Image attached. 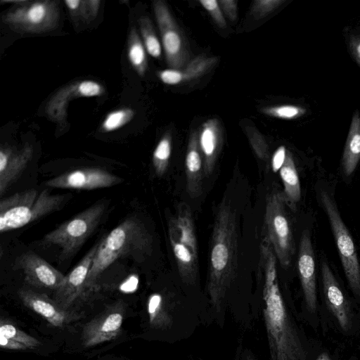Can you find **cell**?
I'll return each mask as SVG.
<instances>
[{
  "label": "cell",
  "instance_id": "cell-14",
  "mask_svg": "<svg viewBox=\"0 0 360 360\" xmlns=\"http://www.w3.org/2000/svg\"><path fill=\"white\" fill-rule=\"evenodd\" d=\"M22 269L25 279L32 286L57 290L65 281V276L36 253L28 251L17 260Z\"/></svg>",
  "mask_w": 360,
  "mask_h": 360
},
{
  "label": "cell",
  "instance_id": "cell-42",
  "mask_svg": "<svg viewBox=\"0 0 360 360\" xmlns=\"http://www.w3.org/2000/svg\"><path fill=\"white\" fill-rule=\"evenodd\" d=\"M243 360H257L256 358L250 352L244 353Z\"/></svg>",
  "mask_w": 360,
  "mask_h": 360
},
{
  "label": "cell",
  "instance_id": "cell-10",
  "mask_svg": "<svg viewBox=\"0 0 360 360\" xmlns=\"http://www.w3.org/2000/svg\"><path fill=\"white\" fill-rule=\"evenodd\" d=\"M153 8L167 64L171 69L181 70L190 61L188 42L164 1H154Z\"/></svg>",
  "mask_w": 360,
  "mask_h": 360
},
{
  "label": "cell",
  "instance_id": "cell-40",
  "mask_svg": "<svg viewBox=\"0 0 360 360\" xmlns=\"http://www.w3.org/2000/svg\"><path fill=\"white\" fill-rule=\"evenodd\" d=\"M27 0H1V4H13L15 6H20L25 4Z\"/></svg>",
  "mask_w": 360,
  "mask_h": 360
},
{
  "label": "cell",
  "instance_id": "cell-32",
  "mask_svg": "<svg viewBox=\"0 0 360 360\" xmlns=\"http://www.w3.org/2000/svg\"><path fill=\"white\" fill-rule=\"evenodd\" d=\"M261 112L268 116L281 119H293L303 113V110L294 105H278L265 107Z\"/></svg>",
  "mask_w": 360,
  "mask_h": 360
},
{
  "label": "cell",
  "instance_id": "cell-26",
  "mask_svg": "<svg viewBox=\"0 0 360 360\" xmlns=\"http://www.w3.org/2000/svg\"><path fill=\"white\" fill-rule=\"evenodd\" d=\"M172 145V136L167 131L157 144L152 158L153 168L156 175L161 177L167 171Z\"/></svg>",
  "mask_w": 360,
  "mask_h": 360
},
{
  "label": "cell",
  "instance_id": "cell-24",
  "mask_svg": "<svg viewBox=\"0 0 360 360\" xmlns=\"http://www.w3.org/2000/svg\"><path fill=\"white\" fill-rule=\"evenodd\" d=\"M127 56L134 70L139 76L143 77L148 68V58L146 50L136 27H132L129 34Z\"/></svg>",
  "mask_w": 360,
  "mask_h": 360
},
{
  "label": "cell",
  "instance_id": "cell-2",
  "mask_svg": "<svg viewBox=\"0 0 360 360\" xmlns=\"http://www.w3.org/2000/svg\"><path fill=\"white\" fill-rule=\"evenodd\" d=\"M237 257L236 214L230 202L223 199L214 221L207 284L210 302L217 311L235 278Z\"/></svg>",
  "mask_w": 360,
  "mask_h": 360
},
{
  "label": "cell",
  "instance_id": "cell-7",
  "mask_svg": "<svg viewBox=\"0 0 360 360\" xmlns=\"http://www.w3.org/2000/svg\"><path fill=\"white\" fill-rule=\"evenodd\" d=\"M283 193L274 190L266 200L264 223L269 240L276 258L288 267L294 252L292 235L285 209Z\"/></svg>",
  "mask_w": 360,
  "mask_h": 360
},
{
  "label": "cell",
  "instance_id": "cell-17",
  "mask_svg": "<svg viewBox=\"0 0 360 360\" xmlns=\"http://www.w3.org/2000/svg\"><path fill=\"white\" fill-rule=\"evenodd\" d=\"M297 267L305 302L309 310H316V267L314 254L308 230L302 232L299 247Z\"/></svg>",
  "mask_w": 360,
  "mask_h": 360
},
{
  "label": "cell",
  "instance_id": "cell-18",
  "mask_svg": "<svg viewBox=\"0 0 360 360\" xmlns=\"http://www.w3.org/2000/svg\"><path fill=\"white\" fill-rule=\"evenodd\" d=\"M33 155V148L27 143L20 149L1 146L0 149V195L2 196L17 180Z\"/></svg>",
  "mask_w": 360,
  "mask_h": 360
},
{
  "label": "cell",
  "instance_id": "cell-6",
  "mask_svg": "<svg viewBox=\"0 0 360 360\" xmlns=\"http://www.w3.org/2000/svg\"><path fill=\"white\" fill-rule=\"evenodd\" d=\"M106 205L98 202L48 233L42 239L44 246L60 249V259L73 256L94 232L105 213Z\"/></svg>",
  "mask_w": 360,
  "mask_h": 360
},
{
  "label": "cell",
  "instance_id": "cell-1",
  "mask_svg": "<svg viewBox=\"0 0 360 360\" xmlns=\"http://www.w3.org/2000/svg\"><path fill=\"white\" fill-rule=\"evenodd\" d=\"M276 256L266 238L260 245L259 270L263 281L264 320L270 360H306V353L281 293Z\"/></svg>",
  "mask_w": 360,
  "mask_h": 360
},
{
  "label": "cell",
  "instance_id": "cell-15",
  "mask_svg": "<svg viewBox=\"0 0 360 360\" xmlns=\"http://www.w3.org/2000/svg\"><path fill=\"white\" fill-rule=\"evenodd\" d=\"M99 243H96L75 267L65 276V283L55 291L53 300L63 309H69L86 290V281Z\"/></svg>",
  "mask_w": 360,
  "mask_h": 360
},
{
  "label": "cell",
  "instance_id": "cell-41",
  "mask_svg": "<svg viewBox=\"0 0 360 360\" xmlns=\"http://www.w3.org/2000/svg\"><path fill=\"white\" fill-rule=\"evenodd\" d=\"M316 360H331L326 352H323L317 357Z\"/></svg>",
  "mask_w": 360,
  "mask_h": 360
},
{
  "label": "cell",
  "instance_id": "cell-36",
  "mask_svg": "<svg viewBox=\"0 0 360 360\" xmlns=\"http://www.w3.org/2000/svg\"><path fill=\"white\" fill-rule=\"evenodd\" d=\"M286 153V149L283 146H280L275 151L271 161L272 169L274 172H276L281 168L285 162Z\"/></svg>",
  "mask_w": 360,
  "mask_h": 360
},
{
  "label": "cell",
  "instance_id": "cell-28",
  "mask_svg": "<svg viewBox=\"0 0 360 360\" xmlns=\"http://www.w3.org/2000/svg\"><path fill=\"white\" fill-rule=\"evenodd\" d=\"M138 24L146 51L150 56L159 58L162 53V46L151 20L148 16H141L138 20Z\"/></svg>",
  "mask_w": 360,
  "mask_h": 360
},
{
  "label": "cell",
  "instance_id": "cell-12",
  "mask_svg": "<svg viewBox=\"0 0 360 360\" xmlns=\"http://www.w3.org/2000/svg\"><path fill=\"white\" fill-rule=\"evenodd\" d=\"M123 179L100 168H82L64 173L44 183L50 188L92 190L108 188Z\"/></svg>",
  "mask_w": 360,
  "mask_h": 360
},
{
  "label": "cell",
  "instance_id": "cell-8",
  "mask_svg": "<svg viewBox=\"0 0 360 360\" xmlns=\"http://www.w3.org/2000/svg\"><path fill=\"white\" fill-rule=\"evenodd\" d=\"M60 17L56 1H27L6 12L3 22L20 32L41 33L54 29Z\"/></svg>",
  "mask_w": 360,
  "mask_h": 360
},
{
  "label": "cell",
  "instance_id": "cell-43",
  "mask_svg": "<svg viewBox=\"0 0 360 360\" xmlns=\"http://www.w3.org/2000/svg\"><path fill=\"white\" fill-rule=\"evenodd\" d=\"M356 50V51L357 56L359 57V58L360 60V43L357 45Z\"/></svg>",
  "mask_w": 360,
  "mask_h": 360
},
{
  "label": "cell",
  "instance_id": "cell-22",
  "mask_svg": "<svg viewBox=\"0 0 360 360\" xmlns=\"http://www.w3.org/2000/svg\"><path fill=\"white\" fill-rule=\"evenodd\" d=\"M215 56L199 55L181 69H166L158 72L160 79L166 84L176 85L197 79L208 72L217 62Z\"/></svg>",
  "mask_w": 360,
  "mask_h": 360
},
{
  "label": "cell",
  "instance_id": "cell-39",
  "mask_svg": "<svg viewBox=\"0 0 360 360\" xmlns=\"http://www.w3.org/2000/svg\"><path fill=\"white\" fill-rule=\"evenodd\" d=\"M88 11H89V20H93L95 18L98 13V10L100 8L101 1L99 0H86Z\"/></svg>",
  "mask_w": 360,
  "mask_h": 360
},
{
  "label": "cell",
  "instance_id": "cell-21",
  "mask_svg": "<svg viewBox=\"0 0 360 360\" xmlns=\"http://www.w3.org/2000/svg\"><path fill=\"white\" fill-rule=\"evenodd\" d=\"M186 191L192 198L198 197L202 191V156L197 131L191 133L187 146L186 160Z\"/></svg>",
  "mask_w": 360,
  "mask_h": 360
},
{
  "label": "cell",
  "instance_id": "cell-37",
  "mask_svg": "<svg viewBox=\"0 0 360 360\" xmlns=\"http://www.w3.org/2000/svg\"><path fill=\"white\" fill-rule=\"evenodd\" d=\"M0 345L8 349L23 350L27 349L25 345L3 335H0Z\"/></svg>",
  "mask_w": 360,
  "mask_h": 360
},
{
  "label": "cell",
  "instance_id": "cell-11",
  "mask_svg": "<svg viewBox=\"0 0 360 360\" xmlns=\"http://www.w3.org/2000/svg\"><path fill=\"white\" fill-rule=\"evenodd\" d=\"M125 311V303L118 300L85 324L82 333L83 345L92 347L118 337Z\"/></svg>",
  "mask_w": 360,
  "mask_h": 360
},
{
  "label": "cell",
  "instance_id": "cell-23",
  "mask_svg": "<svg viewBox=\"0 0 360 360\" xmlns=\"http://www.w3.org/2000/svg\"><path fill=\"white\" fill-rule=\"evenodd\" d=\"M280 175L284 186L283 193L285 203L292 209H295L301 196L300 180L292 156L287 151L283 165L280 169Z\"/></svg>",
  "mask_w": 360,
  "mask_h": 360
},
{
  "label": "cell",
  "instance_id": "cell-25",
  "mask_svg": "<svg viewBox=\"0 0 360 360\" xmlns=\"http://www.w3.org/2000/svg\"><path fill=\"white\" fill-rule=\"evenodd\" d=\"M360 159V128L353 120L342 158V169L346 176L351 175Z\"/></svg>",
  "mask_w": 360,
  "mask_h": 360
},
{
  "label": "cell",
  "instance_id": "cell-13",
  "mask_svg": "<svg viewBox=\"0 0 360 360\" xmlns=\"http://www.w3.org/2000/svg\"><path fill=\"white\" fill-rule=\"evenodd\" d=\"M18 294L25 306L39 314L53 326L65 327L82 318V314L63 309L45 294L27 289H20Z\"/></svg>",
  "mask_w": 360,
  "mask_h": 360
},
{
  "label": "cell",
  "instance_id": "cell-19",
  "mask_svg": "<svg viewBox=\"0 0 360 360\" xmlns=\"http://www.w3.org/2000/svg\"><path fill=\"white\" fill-rule=\"evenodd\" d=\"M198 135L203 160V172L208 176L214 170L223 142L222 129L219 120L208 119L200 127Z\"/></svg>",
  "mask_w": 360,
  "mask_h": 360
},
{
  "label": "cell",
  "instance_id": "cell-4",
  "mask_svg": "<svg viewBox=\"0 0 360 360\" xmlns=\"http://www.w3.org/2000/svg\"><path fill=\"white\" fill-rule=\"evenodd\" d=\"M62 195H51L48 189L39 193L34 189L18 192L0 201V231L7 232L25 226L60 207Z\"/></svg>",
  "mask_w": 360,
  "mask_h": 360
},
{
  "label": "cell",
  "instance_id": "cell-3",
  "mask_svg": "<svg viewBox=\"0 0 360 360\" xmlns=\"http://www.w3.org/2000/svg\"><path fill=\"white\" fill-rule=\"evenodd\" d=\"M152 238L135 217L126 218L99 242L86 281V290L94 288L101 274L121 257L141 259L151 248Z\"/></svg>",
  "mask_w": 360,
  "mask_h": 360
},
{
  "label": "cell",
  "instance_id": "cell-27",
  "mask_svg": "<svg viewBox=\"0 0 360 360\" xmlns=\"http://www.w3.org/2000/svg\"><path fill=\"white\" fill-rule=\"evenodd\" d=\"M149 323L155 328H166L172 323V319L165 309L162 296L158 293L151 295L147 304Z\"/></svg>",
  "mask_w": 360,
  "mask_h": 360
},
{
  "label": "cell",
  "instance_id": "cell-29",
  "mask_svg": "<svg viewBox=\"0 0 360 360\" xmlns=\"http://www.w3.org/2000/svg\"><path fill=\"white\" fill-rule=\"evenodd\" d=\"M135 111L131 108H122L108 113L101 125L102 132L115 131L129 122L134 117Z\"/></svg>",
  "mask_w": 360,
  "mask_h": 360
},
{
  "label": "cell",
  "instance_id": "cell-33",
  "mask_svg": "<svg viewBox=\"0 0 360 360\" xmlns=\"http://www.w3.org/2000/svg\"><path fill=\"white\" fill-rule=\"evenodd\" d=\"M283 0H256L251 8V14L256 19L264 18L276 9Z\"/></svg>",
  "mask_w": 360,
  "mask_h": 360
},
{
  "label": "cell",
  "instance_id": "cell-31",
  "mask_svg": "<svg viewBox=\"0 0 360 360\" xmlns=\"http://www.w3.org/2000/svg\"><path fill=\"white\" fill-rule=\"evenodd\" d=\"M245 131L250 145L257 157L266 161L269 158V149L263 136L257 129L250 126L245 127Z\"/></svg>",
  "mask_w": 360,
  "mask_h": 360
},
{
  "label": "cell",
  "instance_id": "cell-30",
  "mask_svg": "<svg viewBox=\"0 0 360 360\" xmlns=\"http://www.w3.org/2000/svg\"><path fill=\"white\" fill-rule=\"evenodd\" d=\"M0 335L15 340L25 345L27 348L37 347L41 345L38 340L20 330L7 319H1Z\"/></svg>",
  "mask_w": 360,
  "mask_h": 360
},
{
  "label": "cell",
  "instance_id": "cell-5",
  "mask_svg": "<svg viewBox=\"0 0 360 360\" xmlns=\"http://www.w3.org/2000/svg\"><path fill=\"white\" fill-rule=\"evenodd\" d=\"M169 238L182 281L195 282L198 272V244L190 207L182 203L168 224Z\"/></svg>",
  "mask_w": 360,
  "mask_h": 360
},
{
  "label": "cell",
  "instance_id": "cell-9",
  "mask_svg": "<svg viewBox=\"0 0 360 360\" xmlns=\"http://www.w3.org/2000/svg\"><path fill=\"white\" fill-rule=\"evenodd\" d=\"M320 197L333 232L349 285L354 293L360 295V264L352 238L340 217L335 203L328 193L322 191Z\"/></svg>",
  "mask_w": 360,
  "mask_h": 360
},
{
  "label": "cell",
  "instance_id": "cell-34",
  "mask_svg": "<svg viewBox=\"0 0 360 360\" xmlns=\"http://www.w3.org/2000/svg\"><path fill=\"white\" fill-rule=\"evenodd\" d=\"M198 2L209 13L215 23L221 28L226 25L222 10L216 0H199Z\"/></svg>",
  "mask_w": 360,
  "mask_h": 360
},
{
  "label": "cell",
  "instance_id": "cell-38",
  "mask_svg": "<svg viewBox=\"0 0 360 360\" xmlns=\"http://www.w3.org/2000/svg\"><path fill=\"white\" fill-rule=\"evenodd\" d=\"M64 3L73 17L78 16L82 0H65Z\"/></svg>",
  "mask_w": 360,
  "mask_h": 360
},
{
  "label": "cell",
  "instance_id": "cell-16",
  "mask_svg": "<svg viewBox=\"0 0 360 360\" xmlns=\"http://www.w3.org/2000/svg\"><path fill=\"white\" fill-rule=\"evenodd\" d=\"M104 93L103 86L93 80H82L67 85L58 91L47 104L49 116L56 122H63L67 106L72 98L99 96Z\"/></svg>",
  "mask_w": 360,
  "mask_h": 360
},
{
  "label": "cell",
  "instance_id": "cell-35",
  "mask_svg": "<svg viewBox=\"0 0 360 360\" xmlns=\"http://www.w3.org/2000/svg\"><path fill=\"white\" fill-rule=\"evenodd\" d=\"M219 4L224 15L231 20L234 21L238 16L236 0H220Z\"/></svg>",
  "mask_w": 360,
  "mask_h": 360
},
{
  "label": "cell",
  "instance_id": "cell-20",
  "mask_svg": "<svg viewBox=\"0 0 360 360\" xmlns=\"http://www.w3.org/2000/svg\"><path fill=\"white\" fill-rule=\"evenodd\" d=\"M323 291L327 304L342 330L351 326V315L348 303L338 281L326 262L321 264Z\"/></svg>",
  "mask_w": 360,
  "mask_h": 360
}]
</instances>
